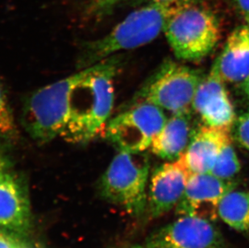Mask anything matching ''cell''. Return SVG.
I'll return each mask as SVG.
<instances>
[{"label":"cell","mask_w":249,"mask_h":248,"mask_svg":"<svg viewBox=\"0 0 249 248\" xmlns=\"http://www.w3.org/2000/svg\"><path fill=\"white\" fill-rule=\"evenodd\" d=\"M91 66L37 89L28 97L22 111V125L37 143H49L61 136L68 123L71 97Z\"/></svg>","instance_id":"obj_3"},{"label":"cell","mask_w":249,"mask_h":248,"mask_svg":"<svg viewBox=\"0 0 249 248\" xmlns=\"http://www.w3.org/2000/svg\"><path fill=\"white\" fill-rule=\"evenodd\" d=\"M121 65V56L113 55L92 66L74 88L68 123L61 135L64 141L85 145L104 134L114 106V80Z\"/></svg>","instance_id":"obj_1"},{"label":"cell","mask_w":249,"mask_h":248,"mask_svg":"<svg viewBox=\"0 0 249 248\" xmlns=\"http://www.w3.org/2000/svg\"><path fill=\"white\" fill-rule=\"evenodd\" d=\"M165 121L161 108L140 102L131 104L109 120L104 135L119 152H143L150 148Z\"/></svg>","instance_id":"obj_7"},{"label":"cell","mask_w":249,"mask_h":248,"mask_svg":"<svg viewBox=\"0 0 249 248\" xmlns=\"http://www.w3.org/2000/svg\"><path fill=\"white\" fill-rule=\"evenodd\" d=\"M31 227V208L21 182L7 169L0 171V230L24 235Z\"/></svg>","instance_id":"obj_12"},{"label":"cell","mask_w":249,"mask_h":248,"mask_svg":"<svg viewBox=\"0 0 249 248\" xmlns=\"http://www.w3.org/2000/svg\"></svg>","instance_id":"obj_26"},{"label":"cell","mask_w":249,"mask_h":248,"mask_svg":"<svg viewBox=\"0 0 249 248\" xmlns=\"http://www.w3.org/2000/svg\"><path fill=\"white\" fill-rule=\"evenodd\" d=\"M224 83L213 66L197 87L192 109L207 126L231 128L236 120L235 108Z\"/></svg>","instance_id":"obj_10"},{"label":"cell","mask_w":249,"mask_h":248,"mask_svg":"<svg viewBox=\"0 0 249 248\" xmlns=\"http://www.w3.org/2000/svg\"><path fill=\"white\" fill-rule=\"evenodd\" d=\"M223 81L244 83L249 77V24L231 33L221 54L214 64Z\"/></svg>","instance_id":"obj_14"},{"label":"cell","mask_w":249,"mask_h":248,"mask_svg":"<svg viewBox=\"0 0 249 248\" xmlns=\"http://www.w3.org/2000/svg\"><path fill=\"white\" fill-rule=\"evenodd\" d=\"M231 141V128L204 125L192 135L181 157L191 174H209L226 143Z\"/></svg>","instance_id":"obj_13"},{"label":"cell","mask_w":249,"mask_h":248,"mask_svg":"<svg viewBox=\"0 0 249 248\" xmlns=\"http://www.w3.org/2000/svg\"><path fill=\"white\" fill-rule=\"evenodd\" d=\"M0 248H24V247L18 235L0 230Z\"/></svg>","instance_id":"obj_21"},{"label":"cell","mask_w":249,"mask_h":248,"mask_svg":"<svg viewBox=\"0 0 249 248\" xmlns=\"http://www.w3.org/2000/svg\"><path fill=\"white\" fill-rule=\"evenodd\" d=\"M138 1H142V2L149 3V2H170V1H175V0H138Z\"/></svg>","instance_id":"obj_25"},{"label":"cell","mask_w":249,"mask_h":248,"mask_svg":"<svg viewBox=\"0 0 249 248\" xmlns=\"http://www.w3.org/2000/svg\"><path fill=\"white\" fill-rule=\"evenodd\" d=\"M0 139L7 142H17L19 130L4 90L0 85Z\"/></svg>","instance_id":"obj_18"},{"label":"cell","mask_w":249,"mask_h":248,"mask_svg":"<svg viewBox=\"0 0 249 248\" xmlns=\"http://www.w3.org/2000/svg\"><path fill=\"white\" fill-rule=\"evenodd\" d=\"M188 114H174L165 121L152 144L151 151L161 159L175 160L183 154L192 137Z\"/></svg>","instance_id":"obj_15"},{"label":"cell","mask_w":249,"mask_h":248,"mask_svg":"<svg viewBox=\"0 0 249 248\" xmlns=\"http://www.w3.org/2000/svg\"><path fill=\"white\" fill-rule=\"evenodd\" d=\"M195 0L149 2L131 12L112 30L98 40L86 43L78 56V71L115 55L152 42L164 33L169 19L181 7Z\"/></svg>","instance_id":"obj_2"},{"label":"cell","mask_w":249,"mask_h":248,"mask_svg":"<svg viewBox=\"0 0 249 248\" xmlns=\"http://www.w3.org/2000/svg\"><path fill=\"white\" fill-rule=\"evenodd\" d=\"M243 87H244V91L246 96L249 99V77L244 83H243Z\"/></svg>","instance_id":"obj_24"},{"label":"cell","mask_w":249,"mask_h":248,"mask_svg":"<svg viewBox=\"0 0 249 248\" xmlns=\"http://www.w3.org/2000/svg\"><path fill=\"white\" fill-rule=\"evenodd\" d=\"M149 168V159L143 152H119L100 180L103 197L128 213H143L148 204Z\"/></svg>","instance_id":"obj_5"},{"label":"cell","mask_w":249,"mask_h":248,"mask_svg":"<svg viewBox=\"0 0 249 248\" xmlns=\"http://www.w3.org/2000/svg\"><path fill=\"white\" fill-rule=\"evenodd\" d=\"M240 160L230 141L223 146L210 174L222 180H231L240 173Z\"/></svg>","instance_id":"obj_17"},{"label":"cell","mask_w":249,"mask_h":248,"mask_svg":"<svg viewBox=\"0 0 249 248\" xmlns=\"http://www.w3.org/2000/svg\"><path fill=\"white\" fill-rule=\"evenodd\" d=\"M191 173L181 157L155 169L151 177L148 205L153 217L176 207L186 190Z\"/></svg>","instance_id":"obj_11"},{"label":"cell","mask_w":249,"mask_h":248,"mask_svg":"<svg viewBox=\"0 0 249 248\" xmlns=\"http://www.w3.org/2000/svg\"><path fill=\"white\" fill-rule=\"evenodd\" d=\"M8 167V161L7 158L2 155V152H0V171L7 169Z\"/></svg>","instance_id":"obj_23"},{"label":"cell","mask_w":249,"mask_h":248,"mask_svg":"<svg viewBox=\"0 0 249 248\" xmlns=\"http://www.w3.org/2000/svg\"><path fill=\"white\" fill-rule=\"evenodd\" d=\"M201 79L193 69L166 61L139 90L132 104L147 102L173 114H188Z\"/></svg>","instance_id":"obj_6"},{"label":"cell","mask_w":249,"mask_h":248,"mask_svg":"<svg viewBox=\"0 0 249 248\" xmlns=\"http://www.w3.org/2000/svg\"><path fill=\"white\" fill-rule=\"evenodd\" d=\"M120 0H88L89 12L95 17H104L111 12Z\"/></svg>","instance_id":"obj_20"},{"label":"cell","mask_w":249,"mask_h":248,"mask_svg":"<svg viewBox=\"0 0 249 248\" xmlns=\"http://www.w3.org/2000/svg\"><path fill=\"white\" fill-rule=\"evenodd\" d=\"M164 33L175 56L187 61L204 58L220 37L216 17L195 1L181 7L169 19Z\"/></svg>","instance_id":"obj_4"},{"label":"cell","mask_w":249,"mask_h":248,"mask_svg":"<svg viewBox=\"0 0 249 248\" xmlns=\"http://www.w3.org/2000/svg\"><path fill=\"white\" fill-rule=\"evenodd\" d=\"M239 14L249 24V0H231Z\"/></svg>","instance_id":"obj_22"},{"label":"cell","mask_w":249,"mask_h":248,"mask_svg":"<svg viewBox=\"0 0 249 248\" xmlns=\"http://www.w3.org/2000/svg\"><path fill=\"white\" fill-rule=\"evenodd\" d=\"M223 239L212 221L181 215L153 233L145 248H221Z\"/></svg>","instance_id":"obj_8"},{"label":"cell","mask_w":249,"mask_h":248,"mask_svg":"<svg viewBox=\"0 0 249 248\" xmlns=\"http://www.w3.org/2000/svg\"><path fill=\"white\" fill-rule=\"evenodd\" d=\"M233 126L236 141L249 151V108L235 120Z\"/></svg>","instance_id":"obj_19"},{"label":"cell","mask_w":249,"mask_h":248,"mask_svg":"<svg viewBox=\"0 0 249 248\" xmlns=\"http://www.w3.org/2000/svg\"><path fill=\"white\" fill-rule=\"evenodd\" d=\"M234 187L231 180H222L210 173L191 174L183 196L176 206L177 213L214 221L221 199Z\"/></svg>","instance_id":"obj_9"},{"label":"cell","mask_w":249,"mask_h":248,"mask_svg":"<svg viewBox=\"0 0 249 248\" xmlns=\"http://www.w3.org/2000/svg\"><path fill=\"white\" fill-rule=\"evenodd\" d=\"M218 216L239 231L249 230V192L232 190L219 202Z\"/></svg>","instance_id":"obj_16"}]
</instances>
